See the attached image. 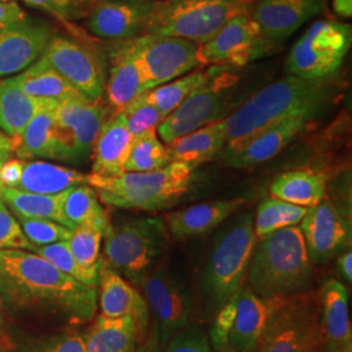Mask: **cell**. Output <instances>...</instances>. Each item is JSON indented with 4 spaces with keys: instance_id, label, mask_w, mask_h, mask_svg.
I'll list each match as a JSON object with an SVG mask.
<instances>
[{
    "instance_id": "cell-1",
    "label": "cell",
    "mask_w": 352,
    "mask_h": 352,
    "mask_svg": "<svg viewBox=\"0 0 352 352\" xmlns=\"http://www.w3.org/2000/svg\"><path fill=\"white\" fill-rule=\"evenodd\" d=\"M97 287H89L33 252L0 250V299L13 314H54L72 322L93 318Z\"/></svg>"
},
{
    "instance_id": "cell-2",
    "label": "cell",
    "mask_w": 352,
    "mask_h": 352,
    "mask_svg": "<svg viewBox=\"0 0 352 352\" xmlns=\"http://www.w3.org/2000/svg\"><path fill=\"white\" fill-rule=\"evenodd\" d=\"M337 77L304 78L287 75L253 93L221 120L230 151L267 126L294 118L317 119L340 94Z\"/></svg>"
},
{
    "instance_id": "cell-3",
    "label": "cell",
    "mask_w": 352,
    "mask_h": 352,
    "mask_svg": "<svg viewBox=\"0 0 352 352\" xmlns=\"http://www.w3.org/2000/svg\"><path fill=\"white\" fill-rule=\"evenodd\" d=\"M312 265L300 227H286L256 243L248 286L265 302L307 292L314 282Z\"/></svg>"
},
{
    "instance_id": "cell-4",
    "label": "cell",
    "mask_w": 352,
    "mask_h": 352,
    "mask_svg": "<svg viewBox=\"0 0 352 352\" xmlns=\"http://www.w3.org/2000/svg\"><path fill=\"white\" fill-rule=\"evenodd\" d=\"M196 168L189 164L170 162L162 168L146 173H123L119 175H88V186L98 199L110 206L158 212L180 201L188 193Z\"/></svg>"
},
{
    "instance_id": "cell-5",
    "label": "cell",
    "mask_w": 352,
    "mask_h": 352,
    "mask_svg": "<svg viewBox=\"0 0 352 352\" xmlns=\"http://www.w3.org/2000/svg\"><path fill=\"white\" fill-rule=\"evenodd\" d=\"M256 243L252 213L240 214L217 236L201 276L202 294L212 314L243 286Z\"/></svg>"
},
{
    "instance_id": "cell-6",
    "label": "cell",
    "mask_w": 352,
    "mask_h": 352,
    "mask_svg": "<svg viewBox=\"0 0 352 352\" xmlns=\"http://www.w3.org/2000/svg\"><path fill=\"white\" fill-rule=\"evenodd\" d=\"M266 321L256 352H324L320 295L307 291L266 300Z\"/></svg>"
},
{
    "instance_id": "cell-7",
    "label": "cell",
    "mask_w": 352,
    "mask_h": 352,
    "mask_svg": "<svg viewBox=\"0 0 352 352\" xmlns=\"http://www.w3.org/2000/svg\"><path fill=\"white\" fill-rule=\"evenodd\" d=\"M102 264L136 287L144 285L167 240L164 218L139 217L110 227L104 234Z\"/></svg>"
},
{
    "instance_id": "cell-8",
    "label": "cell",
    "mask_w": 352,
    "mask_h": 352,
    "mask_svg": "<svg viewBox=\"0 0 352 352\" xmlns=\"http://www.w3.org/2000/svg\"><path fill=\"white\" fill-rule=\"evenodd\" d=\"M253 0H158L149 34L188 39L202 45ZM145 33V34H146Z\"/></svg>"
},
{
    "instance_id": "cell-9",
    "label": "cell",
    "mask_w": 352,
    "mask_h": 352,
    "mask_svg": "<svg viewBox=\"0 0 352 352\" xmlns=\"http://www.w3.org/2000/svg\"><path fill=\"white\" fill-rule=\"evenodd\" d=\"M231 68L225 67L164 118L157 132L166 145L192 131L225 119L238 107L232 100L239 77L232 74Z\"/></svg>"
},
{
    "instance_id": "cell-10",
    "label": "cell",
    "mask_w": 352,
    "mask_h": 352,
    "mask_svg": "<svg viewBox=\"0 0 352 352\" xmlns=\"http://www.w3.org/2000/svg\"><path fill=\"white\" fill-rule=\"evenodd\" d=\"M351 26L318 20L292 46L286 60L287 75L329 78L337 75L351 47Z\"/></svg>"
},
{
    "instance_id": "cell-11",
    "label": "cell",
    "mask_w": 352,
    "mask_h": 352,
    "mask_svg": "<svg viewBox=\"0 0 352 352\" xmlns=\"http://www.w3.org/2000/svg\"><path fill=\"white\" fill-rule=\"evenodd\" d=\"M274 51L263 37L248 11L228 20L212 39L200 45L199 56L204 67L227 65L240 68Z\"/></svg>"
},
{
    "instance_id": "cell-12",
    "label": "cell",
    "mask_w": 352,
    "mask_h": 352,
    "mask_svg": "<svg viewBox=\"0 0 352 352\" xmlns=\"http://www.w3.org/2000/svg\"><path fill=\"white\" fill-rule=\"evenodd\" d=\"M110 106L87 97L58 102L54 109L59 138L68 153V162L84 164L103 124L110 118Z\"/></svg>"
},
{
    "instance_id": "cell-13",
    "label": "cell",
    "mask_w": 352,
    "mask_h": 352,
    "mask_svg": "<svg viewBox=\"0 0 352 352\" xmlns=\"http://www.w3.org/2000/svg\"><path fill=\"white\" fill-rule=\"evenodd\" d=\"M133 42L151 89L204 68L199 56L200 45L196 42L149 33L133 38Z\"/></svg>"
},
{
    "instance_id": "cell-14",
    "label": "cell",
    "mask_w": 352,
    "mask_h": 352,
    "mask_svg": "<svg viewBox=\"0 0 352 352\" xmlns=\"http://www.w3.org/2000/svg\"><path fill=\"white\" fill-rule=\"evenodd\" d=\"M41 58L90 100H102L104 74L100 58L71 38L52 36Z\"/></svg>"
},
{
    "instance_id": "cell-15",
    "label": "cell",
    "mask_w": 352,
    "mask_h": 352,
    "mask_svg": "<svg viewBox=\"0 0 352 352\" xmlns=\"http://www.w3.org/2000/svg\"><path fill=\"white\" fill-rule=\"evenodd\" d=\"M158 0H93L87 29L96 37L126 41L148 32Z\"/></svg>"
},
{
    "instance_id": "cell-16",
    "label": "cell",
    "mask_w": 352,
    "mask_h": 352,
    "mask_svg": "<svg viewBox=\"0 0 352 352\" xmlns=\"http://www.w3.org/2000/svg\"><path fill=\"white\" fill-rule=\"evenodd\" d=\"M300 230L314 264H325L351 244L350 222L327 197L308 209L300 222Z\"/></svg>"
},
{
    "instance_id": "cell-17",
    "label": "cell",
    "mask_w": 352,
    "mask_h": 352,
    "mask_svg": "<svg viewBox=\"0 0 352 352\" xmlns=\"http://www.w3.org/2000/svg\"><path fill=\"white\" fill-rule=\"evenodd\" d=\"M146 304L154 317L153 327L164 346L177 331L188 327L190 302L182 283L164 269H157L145 279Z\"/></svg>"
},
{
    "instance_id": "cell-18",
    "label": "cell",
    "mask_w": 352,
    "mask_h": 352,
    "mask_svg": "<svg viewBox=\"0 0 352 352\" xmlns=\"http://www.w3.org/2000/svg\"><path fill=\"white\" fill-rule=\"evenodd\" d=\"M325 0H253L248 13L273 46H280L320 12Z\"/></svg>"
},
{
    "instance_id": "cell-19",
    "label": "cell",
    "mask_w": 352,
    "mask_h": 352,
    "mask_svg": "<svg viewBox=\"0 0 352 352\" xmlns=\"http://www.w3.org/2000/svg\"><path fill=\"white\" fill-rule=\"evenodd\" d=\"M315 119L294 118L267 126L244 141L238 148L223 151V164L232 168H251L277 157L280 151L300 136Z\"/></svg>"
},
{
    "instance_id": "cell-20",
    "label": "cell",
    "mask_w": 352,
    "mask_h": 352,
    "mask_svg": "<svg viewBox=\"0 0 352 352\" xmlns=\"http://www.w3.org/2000/svg\"><path fill=\"white\" fill-rule=\"evenodd\" d=\"M52 36L51 26L28 19L0 29V77L23 72L34 63Z\"/></svg>"
},
{
    "instance_id": "cell-21",
    "label": "cell",
    "mask_w": 352,
    "mask_h": 352,
    "mask_svg": "<svg viewBox=\"0 0 352 352\" xmlns=\"http://www.w3.org/2000/svg\"><path fill=\"white\" fill-rule=\"evenodd\" d=\"M118 42L104 87L109 106L115 113H120L131 102L151 89L133 38Z\"/></svg>"
},
{
    "instance_id": "cell-22",
    "label": "cell",
    "mask_w": 352,
    "mask_h": 352,
    "mask_svg": "<svg viewBox=\"0 0 352 352\" xmlns=\"http://www.w3.org/2000/svg\"><path fill=\"white\" fill-rule=\"evenodd\" d=\"M100 305L102 315L107 317L131 316L138 330V343H142L148 336L149 308L146 300L129 282L104 264L98 269Z\"/></svg>"
},
{
    "instance_id": "cell-23",
    "label": "cell",
    "mask_w": 352,
    "mask_h": 352,
    "mask_svg": "<svg viewBox=\"0 0 352 352\" xmlns=\"http://www.w3.org/2000/svg\"><path fill=\"white\" fill-rule=\"evenodd\" d=\"M245 204L243 199L214 200L164 215L167 231L177 240L193 239L212 232Z\"/></svg>"
},
{
    "instance_id": "cell-24",
    "label": "cell",
    "mask_w": 352,
    "mask_h": 352,
    "mask_svg": "<svg viewBox=\"0 0 352 352\" xmlns=\"http://www.w3.org/2000/svg\"><path fill=\"white\" fill-rule=\"evenodd\" d=\"M133 138L126 128L124 115L115 113L102 126L93 146L91 174L119 175L126 173V164Z\"/></svg>"
},
{
    "instance_id": "cell-25",
    "label": "cell",
    "mask_w": 352,
    "mask_h": 352,
    "mask_svg": "<svg viewBox=\"0 0 352 352\" xmlns=\"http://www.w3.org/2000/svg\"><path fill=\"white\" fill-rule=\"evenodd\" d=\"M235 318L223 352H256L266 321V302L247 285L234 295Z\"/></svg>"
},
{
    "instance_id": "cell-26",
    "label": "cell",
    "mask_w": 352,
    "mask_h": 352,
    "mask_svg": "<svg viewBox=\"0 0 352 352\" xmlns=\"http://www.w3.org/2000/svg\"><path fill=\"white\" fill-rule=\"evenodd\" d=\"M56 103L50 101L39 110L19 136V146L14 153L20 160L47 158L68 162V153L59 138L54 118Z\"/></svg>"
},
{
    "instance_id": "cell-27",
    "label": "cell",
    "mask_w": 352,
    "mask_h": 352,
    "mask_svg": "<svg viewBox=\"0 0 352 352\" xmlns=\"http://www.w3.org/2000/svg\"><path fill=\"white\" fill-rule=\"evenodd\" d=\"M318 295L321 305V324L325 336V349L352 346L347 289L340 280L330 279L324 285Z\"/></svg>"
},
{
    "instance_id": "cell-28",
    "label": "cell",
    "mask_w": 352,
    "mask_h": 352,
    "mask_svg": "<svg viewBox=\"0 0 352 352\" xmlns=\"http://www.w3.org/2000/svg\"><path fill=\"white\" fill-rule=\"evenodd\" d=\"M226 135L221 120L209 123L167 144L170 161L197 168L221 155L226 148Z\"/></svg>"
},
{
    "instance_id": "cell-29",
    "label": "cell",
    "mask_w": 352,
    "mask_h": 352,
    "mask_svg": "<svg viewBox=\"0 0 352 352\" xmlns=\"http://www.w3.org/2000/svg\"><path fill=\"white\" fill-rule=\"evenodd\" d=\"M87 352H133L138 330L133 317L98 316L84 336Z\"/></svg>"
},
{
    "instance_id": "cell-30",
    "label": "cell",
    "mask_w": 352,
    "mask_h": 352,
    "mask_svg": "<svg viewBox=\"0 0 352 352\" xmlns=\"http://www.w3.org/2000/svg\"><path fill=\"white\" fill-rule=\"evenodd\" d=\"M88 184V175L43 161L24 162L17 188L41 195H58L76 186Z\"/></svg>"
},
{
    "instance_id": "cell-31",
    "label": "cell",
    "mask_w": 352,
    "mask_h": 352,
    "mask_svg": "<svg viewBox=\"0 0 352 352\" xmlns=\"http://www.w3.org/2000/svg\"><path fill=\"white\" fill-rule=\"evenodd\" d=\"M50 101L29 96L13 77L0 81V128L10 136L19 138L33 116Z\"/></svg>"
},
{
    "instance_id": "cell-32",
    "label": "cell",
    "mask_w": 352,
    "mask_h": 352,
    "mask_svg": "<svg viewBox=\"0 0 352 352\" xmlns=\"http://www.w3.org/2000/svg\"><path fill=\"white\" fill-rule=\"evenodd\" d=\"M270 193L279 200L309 209L327 197V179L311 170L286 171L274 179Z\"/></svg>"
},
{
    "instance_id": "cell-33",
    "label": "cell",
    "mask_w": 352,
    "mask_h": 352,
    "mask_svg": "<svg viewBox=\"0 0 352 352\" xmlns=\"http://www.w3.org/2000/svg\"><path fill=\"white\" fill-rule=\"evenodd\" d=\"M13 80L29 96L41 100L62 102L85 97L42 58L29 65L20 75L14 76Z\"/></svg>"
},
{
    "instance_id": "cell-34",
    "label": "cell",
    "mask_w": 352,
    "mask_h": 352,
    "mask_svg": "<svg viewBox=\"0 0 352 352\" xmlns=\"http://www.w3.org/2000/svg\"><path fill=\"white\" fill-rule=\"evenodd\" d=\"M63 214L72 230L78 226L93 227L100 230L104 236L111 227L107 212L103 209L96 190L88 184L64 190Z\"/></svg>"
},
{
    "instance_id": "cell-35",
    "label": "cell",
    "mask_w": 352,
    "mask_h": 352,
    "mask_svg": "<svg viewBox=\"0 0 352 352\" xmlns=\"http://www.w3.org/2000/svg\"><path fill=\"white\" fill-rule=\"evenodd\" d=\"M63 197L64 192L58 195H41L11 187L0 189V199L16 217L51 219L71 228L63 214Z\"/></svg>"
},
{
    "instance_id": "cell-36",
    "label": "cell",
    "mask_w": 352,
    "mask_h": 352,
    "mask_svg": "<svg viewBox=\"0 0 352 352\" xmlns=\"http://www.w3.org/2000/svg\"><path fill=\"white\" fill-rule=\"evenodd\" d=\"M227 65H208L195 69L187 75L182 76L164 85L145 91V96L153 102L166 118L173 113L176 107L193 93L196 89L206 84L212 77L221 72Z\"/></svg>"
},
{
    "instance_id": "cell-37",
    "label": "cell",
    "mask_w": 352,
    "mask_h": 352,
    "mask_svg": "<svg viewBox=\"0 0 352 352\" xmlns=\"http://www.w3.org/2000/svg\"><path fill=\"white\" fill-rule=\"evenodd\" d=\"M308 212V208L298 206L277 197H269L258 205L253 217L257 240L286 227L298 226Z\"/></svg>"
},
{
    "instance_id": "cell-38",
    "label": "cell",
    "mask_w": 352,
    "mask_h": 352,
    "mask_svg": "<svg viewBox=\"0 0 352 352\" xmlns=\"http://www.w3.org/2000/svg\"><path fill=\"white\" fill-rule=\"evenodd\" d=\"M170 161L168 148L158 136L157 128L146 131L133 139L129 157L126 160L128 173H146L162 168Z\"/></svg>"
},
{
    "instance_id": "cell-39",
    "label": "cell",
    "mask_w": 352,
    "mask_h": 352,
    "mask_svg": "<svg viewBox=\"0 0 352 352\" xmlns=\"http://www.w3.org/2000/svg\"><path fill=\"white\" fill-rule=\"evenodd\" d=\"M29 251L36 253L38 256L43 257L49 263L62 270L65 274L77 279L78 282L87 285L89 287H97L98 286V270H88L82 267L75 260L72 253L68 248L67 240L58 241L47 245H34L29 248Z\"/></svg>"
},
{
    "instance_id": "cell-40",
    "label": "cell",
    "mask_w": 352,
    "mask_h": 352,
    "mask_svg": "<svg viewBox=\"0 0 352 352\" xmlns=\"http://www.w3.org/2000/svg\"><path fill=\"white\" fill-rule=\"evenodd\" d=\"M103 234L100 230L88 226L76 227L67 240L68 248L76 261L88 270L97 272L101 264V243Z\"/></svg>"
},
{
    "instance_id": "cell-41",
    "label": "cell",
    "mask_w": 352,
    "mask_h": 352,
    "mask_svg": "<svg viewBox=\"0 0 352 352\" xmlns=\"http://www.w3.org/2000/svg\"><path fill=\"white\" fill-rule=\"evenodd\" d=\"M122 113L126 119V128L133 139L149 129L157 128L164 119L160 109L148 100L145 93L131 102L124 110H122Z\"/></svg>"
},
{
    "instance_id": "cell-42",
    "label": "cell",
    "mask_w": 352,
    "mask_h": 352,
    "mask_svg": "<svg viewBox=\"0 0 352 352\" xmlns=\"http://www.w3.org/2000/svg\"><path fill=\"white\" fill-rule=\"evenodd\" d=\"M19 223L25 234L26 239L34 245H47L58 241H65L72 235L71 228L51 219L23 218L17 217Z\"/></svg>"
},
{
    "instance_id": "cell-43",
    "label": "cell",
    "mask_w": 352,
    "mask_h": 352,
    "mask_svg": "<svg viewBox=\"0 0 352 352\" xmlns=\"http://www.w3.org/2000/svg\"><path fill=\"white\" fill-rule=\"evenodd\" d=\"M28 6L50 13L64 23L85 19L93 0H24Z\"/></svg>"
},
{
    "instance_id": "cell-44",
    "label": "cell",
    "mask_w": 352,
    "mask_h": 352,
    "mask_svg": "<svg viewBox=\"0 0 352 352\" xmlns=\"http://www.w3.org/2000/svg\"><path fill=\"white\" fill-rule=\"evenodd\" d=\"M32 243L26 239L25 234L19 221L14 219L8 206L0 199V250H28Z\"/></svg>"
},
{
    "instance_id": "cell-45",
    "label": "cell",
    "mask_w": 352,
    "mask_h": 352,
    "mask_svg": "<svg viewBox=\"0 0 352 352\" xmlns=\"http://www.w3.org/2000/svg\"><path fill=\"white\" fill-rule=\"evenodd\" d=\"M24 352H87L84 337L77 334H58L32 342Z\"/></svg>"
},
{
    "instance_id": "cell-46",
    "label": "cell",
    "mask_w": 352,
    "mask_h": 352,
    "mask_svg": "<svg viewBox=\"0 0 352 352\" xmlns=\"http://www.w3.org/2000/svg\"><path fill=\"white\" fill-rule=\"evenodd\" d=\"M167 343L166 352H212L205 333L196 327L182 329Z\"/></svg>"
},
{
    "instance_id": "cell-47",
    "label": "cell",
    "mask_w": 352,
    "mask_h": 352,
    "mask_svg": "<svg viewBox=\"0 0 352 352\" xmlns=\"http://www.w3.org/2000/svg\"><path fill=\"white\" fill-rule=\"evenodd\" d=\"M235 312H236V307H235V300L232 298L215 314V320L210 330V340L217 351L223 352L226 347L227 338L232 327Z\"/></svg>"
},
{
    "instance_id": "cell-48",
    "label": "cell",
    "mask_w": 352,
    "mask_h": 352,
    "mask_svg": "<svg viewBox=\"0 0 352 352\" xmlns=\"http://www.w3.org/2000/svg\"><path fill=\"white\" fill-rule=\"evenodd\" d=\"M24 161L23 160H11L8 158L0 166V184L3 187L17 188L20 179L23 175Z\"/></svg>"
},
{
    "instance_id": "cell-49",
    "label": "cell",
    "mask_w": 352,
    "mask_h": 352,
    "mask_svg": "<svg viewBox=\"0 0 352 352\" xmlns=\"http://www.w3.org/2000/svg\"><path fill=\"white\" fill-rule=\"evenodd\" d=\"M26 13L14 1H0V29L25 20Z\"/></svg>"
},
{
    "instance_id": "cell-50",
    "label": "cell",
    "mask_w": 352,
    "mask_h": 352,
    "mask_svg": "<svg viewBox=\"0 0 352 352\" xmlns=\"http://www.w3.org/2000/svg\"><path fill=\"white\" fill-rule=\"evenodd\" d=\"M138 352H164V344L160 340L158 333L154 327H151V333H148L144 342L140 343Z\"/></svg>"
},
{
    "instance_id": "cell-51",
    "label": "cell",
    "mask_w": 352,
    "mask_h": 352,
    "mask_svg": "<svg viewBox=\"0 0 352 352\" xmlns=\"http://www.w3.org/2000/svg\"><path fill=\"white\" fill-rule=\"evenodd\" d=\"M337 267L340 272V276L343 277L344 280H347L349 283L352 282V252L351 250H346L342 252L340 257H338V263Z\"/></svg>"
},
{
    "instance_id": "cell-52",
    "label": "cell",
    "mask_w": 352,
    "mask_h": 352,
    "mask_svg": "<svg viewBox=\"0 0 352 352\" xmlns=\"http://www.w3.org/2000/svg\"><path fill=\"white\" fill-rule=\"evenodd\" d=\"M333 11L342 19H351L352 0H333Z\"/></svg>"
},
{
    "instance_id": "cell-53",
    "label": "cell",
    "mask_w": 352,
    "mask_h": 352,
    "mask_svg": "<svg viewBox=\"0 0 352 352\" xmlns=\"http://www.w3.org/2000/svg\"><path fill=\"white\" fill-rule=\"evenodd\" d=\"M19 146V138H13L10 135L0 133V154L1 153H12Z\"/></svg>"
},
{
    "instance_id": "cell-54",
    "label": "cell",
    "mask_w": 352,
    "mask_h": 352,
    "mask_svg": "<svg viewBox=\"0 0 352 352\" xmlns=\"http://www.w3.org/2000/svg\"><path fill=\"white\" fill-rule=\"evenodd\" d=\"M6 336V316H4V305L0 299V340Z\"/></svg>"
},
{
    "instance_id": "cell-55",
    "label": "cell",
    "mask_w": 352,
    "mask_h": 352,
    "mask_svg": "<svg viewBox=\"0 0 352 352\" xmlns=\"http://www.w3.org/2000/svg\"><path fill=\"white\" fill-rule=\"evenodd\" d=\"M325 352H352V346H346L340 349H325Z\"/></svg>"
},
{
    "instance_id": "cell-56",
    "label": "cell",
    "mask_w": 352,
    "mask_h": 352,
    "mask_svg": "<svg viewBox=\"0 0 352 352\" xmlns=\"http://www.w3.org/2000/svg\"><path fill=\"white\" fill-rule=\"evenodd\" d=\"M10 158V153H1L0 154V166H1V164L4 162V161H7ZM3 188V186L0 184V189Z\"/></svg>"
},
{
    "instance_id": "cell-57",
    "label": "cell",
    "mask_w": 352,
    "mask_h": 352,
    "mask_svg": "<svg viewBox=\"0 0 352 352\" xmlns=\"http://www.w3.org/2000/svg\"><path fill=\"white\" fill-rule=\"evenodd\" d=\"M0 1H13V0H0Z\"/></svg>"
},
{
    "instance_id": "cell-58",
    "label": "cell",
    "mask_w": 352,
    "mask_h": 352,
    "mask_svg": "<svg viewBox=\"0 0 352 352\" xmlns=\"http://www.w3.org/2000/svg\"><path fill=\"white\" fill-rule=\"evenodd\" d=\"M324 352H325V351H324Z\"/></svg>"
}]
</instances>
